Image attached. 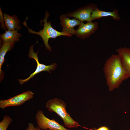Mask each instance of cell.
Segmentation results:
<instances>
[{
	"label": "cell",
	"mask_w": 130,
	"mask_h": 130,
	"mask_svg": "<svg viewBox=\"0 0 130 130\" xmlns=\"http://www.w3.org/2000/svg\"><path fill=\"white\" fill-rule=\"evenodd\" d=\"M45 106L49 111L54 112L59 116L66 127L76 128L80 126L78 122L67 113L66 104L62 100L57 98L50 99L46 103Z\"/></svg>",
	"instance_id": "2"
},
{
	"label": "cell",
	"mask_w": 130,
	"mask_h": 130,
	"mask_svg": "<svg viewBox=\"0 0 130 130\" xmlns=\"http://www.w3.org/2000/svg\"><path fill=\"white\" fill-rule=\"evenodd\" d=\"M12 120V118L9 116H4L0 122V130H6Z\"/></svg>",
	"instance_id": "15"
},
{
	"label": "cell",
	"mask_w": 130,
	"mask_h": 130,
	"mask_svg": "<svg viewBox=\"0 0 130 130\" xmlns=\"http://www.w3.org/2000/svg\"><path fill=\"white\" fill-rule=\"evenodd\" d=\"M15 42H6L3 41V43L0 50V82L4 77L3 72L1 67L5 61V57L7 52L10 51L14 46Z\"/></svg>",
	"instance_id": "12"
},
{
	"label": "cell",
	"mask_w": 130,
	"mask_h": 130,
	"mask_svg": "<svg viewBox=\"0 0 130 130\" xmlns=\"http://www.w3.org/2000/svg\"><path fill=\"white\" fill-rule=\"evenodd\" d=\"M108 16L112 17L115 20L118 21L120 19L118 10L114 9L112 12L106 11L101 10L97 8L93 11L91 16V19L93 20L102 17Z\"/></svg>",
	"instance_id": "11"
},
{
	"label": "cell",
	"mask_w": 130,
	"mask_h": 130,
	"mask_svg": "<svg viewBox=\"0 0 130 130\" xmlns=\"http://www.w3.org/2000/svg\"><path fill=\"white\" fill-rule=\"evenodd\" d=\"M21 35L18 32V30L6 31L5 32L0 35L3 41L6 42H12L19 40V38Z\"/></svg>",
	"instance_id": "14"
},
{
	"label": "cell",
	"mask_w": 130,
	"mask_h": 130,
	"mask_svg": "<svg viewBox=\"0 0 130 130\" xmlns=\"http://www.w3.org/2000/svg\"><path fill=\"white\" fill-rule=\"evenodd\" d=\"M33 45H32L30 48L28 57L29 58H33L35 60L37 64L36 68L35 71L31 74L27 78L24 79H18L20 84L21 85L24 83L28 81L37 74L42 72L47 71L51 73L50 71H52L54 70L57 66V65L55 63H52L51 65H46L40 63L39 61V58L37 56L39 51L36 53H35L33 49Z\"/></svg>",
	"instance_id": "5"
},
{
	"label": "cell",
	"mask_w": 130,
	"mask_h": 130,
	"mask_svg": "<svg viewBox=\"0 0 130 130\" xmlns=\"http://www.w3.org/2000/svg\"><path fill=\"white\" fill-rule=\"evenodd\" d=\"M46 130H49V129H47Z\"/></svg>",
	"instance_id": "19"
},
{
	"label": "cell",
	"mask_w": 130,
	"mask_h": 130,
	"mask_svg": "<svg viewBox=\"0 0 130 130\" xmlns=\"http://www.w3.org/2000/svg\"><path fill=\"white\" fill-rule=\"evenodd\" d=\"M116 51L120 56L123 67L130 77V48L120 47L117 49Z\"/></svg>",
	"instance_id": "10"
},
{
	"label": "cell",
	"mask_w": 130,
	"mask_h": 130,
	"mask_svg": "<svg viewBox=\"0 0 130 130\" xmlns=\"http://www.w3.org/2000/svg\"><path fill=\"white\" fill-rule=\"evenodd\" d=\"M26 130H41L38 126L35 127L32 123H28V127Z\"/></svg>",
	"instance_id": "16"
},
{
	"label": "cell",
	"mask_w": 130,
	"mask_h": 130,
	"mask_svg": "<svg viewBox=\"0 0 130 130\" xmlns=\"http://www.w3.org/2000/svg\"><path fill=\"white\" fill-rule=\"evenodd\" d=\"M5 25L8 30H19L21 28L19 25L20 23L17 17L15 15L10 16L9 15L4 13L3 14Z\"/></svg>",
	"instance_id": "13"
},
{
	"label": "cell",
	"mask_w": 130,
	"mask_h": 130,
	"mask_svg": "<svg viewBox=\"0 0 130 130\" xmlns=\"http://www.w3.org/2000/svg\"><path fill=\"white\" fill-rule=\"evenodd\" d=\"M90 130H95V129H91Z\"/></svg>",
	"instance_id": "18"
},
{
	"label": "cell",
	"mask_w": 130,
	"mask_h": 130,
	"mask_svg": "<svg viewBox=\"0 0 130 130\" xmlns=\"http://www.w3.org/2000/svg\"><path fill=\"white\" fill-rule=\"evenodd\" d=\"M97 8L98 6L96 4L90 3L86 6L80 7L75 11L68 13L66 15L69 18L73 17L81 22H91L92 21L91 19L92 13Z\"/></svg>",
	"instance_id": "7"
},
{
	"label": "cell",
	"mask_w": 130,
	"mask_h": 130,
	"mask_svg": "<svg viewBox=\"0 0 130 130\" xmlns=\"http://www.w3.org/2000/svg\"><path fill=\"white\" fill-rule=\"evenodd\" d=\"M98 22H87L86 23L81 22L78 28L75 30L74 34L82 39L89 38L98 28Z\"/></svg>",
	"instance_id": "8"
},
{
	"label": "cell",
	"mask_w": 130,
	"mask_h": 130,
	"mask_svg": "<svg viewBox=\"0 0 130 130\" xmlns=\"http://www.w3.org/2000/svg\"><path fill=\"white\" fill-rule=\"evenodd\" d=\"M38 127L41 130H71L65 128L55 120L46 117L41 110H38L35 115Z\"/></svg>",
	"instance_id": "4"
},
{
	"label": "cell",
	"mask_w": 130,
	"mask_h": 130,
	"mask_svg": "<svg viewBox=\"0 0 130 130\" xmlns=\"http://www.w3.org/2000/svg\"><path fill=\"white\" fill-rule=\"evenodd\" d=\"M34 93L28 91L7 99L0 101V108L4 109L10 106H19L32 98Z\"/></svg>",
	"instance_id": "6"
},
{
	"label": "cell",
	"mask_w": 130,
	"mask_h": 130,
	"mask_svg": "<svg viewBox=\"0 0 130 130\" xmlns=\"http://www.w3.org/2000/svg\"><path fill=\"white\" fill-rule=\"evenodd\" d=\"M67 17L66 14H63L60 17V24L63 28L62 32L72 36L74 34L75 31L74 27L79 26L81 22L75 18L70 19Z\"/></svg>",
	"instance_id": "9"
},
{
	"label": "cell",
	"mask_w": 130,
	"mask_h": 130,
	"mask_svg": "<svg viewBox=\"0 0 130 130\" xmlns=\"http://www.w3.org/2000/svg\"><path fill=\"white\" fill-rule=\"evenodd\" d=\"M49 15L48 12L46 11L45 17L42 21V22L44 23L43 28L38 32L34 31L29 28L27 25L26 20L23 22V24L28 28L29 32L38 34L41 37L46 49L50 52L51 51V48L49 45L48 42L49 39H55L58 36H62L69 37H71L72 36L66 33L58 31L54 29L51 25V22H47L48 18Z\"/></svg>",
	"instance_id": "3"
},
{
	"label": "cell",
	"mask_w": 130,
	"mask_h": 130,
	"mask_svg": "<svg viewBox=\"0 0 130 130\" xmlns=\"http://www.w3.org/2000/svg\"><path fill=\"white\" fill-rule=\"evenodd\" d=\"M103 70L110 91L118 88L124 81L129 78L118 54H112L108 58Z\"/></svg>",
	"instance_id": "1"
},
{
	"label": "cell",
	"mask_w": 130,
	"mask_h": 130,
	"mask_svg": "<svg viewBox=\"0 0 130 130\" xmlns=\"http://www.w3.org/2000/svg\"><path fill=\"white\" fill-rule=\"evenodd\" d=\"M95 130H109L107 127L105 126L101 127L98 129H95Z\"/></svg>",
	"instance_id": "17"
}]
</instances>
